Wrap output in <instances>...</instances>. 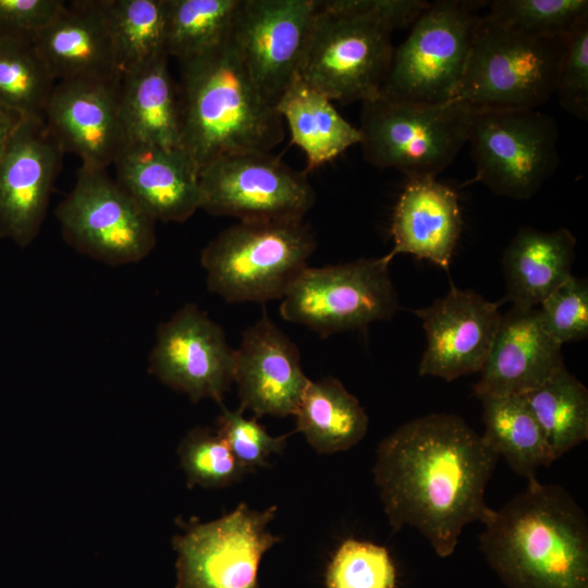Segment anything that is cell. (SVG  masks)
<instances>
[{
  "label": "cell",
  "instance_id": "27",
  "mask_svg": "<svg viewBox=\"0 0 588 588\" xmlns=\"http://www.w3.org/2000/svg\"><path fill=\"white\" fill-rule=\"evenodd\" d=\"M294 416L296 430L320 454L352 449L366 436L369 421L357 397L332 377L310 380Z\"/></svg>",
  "mask_w": 588,
  "mask_h": 588
},
{
  "label": "cell",
  "instance_id": "34",
  "mask_svg": "<svg viewBox=\"0 0 588 588\" xmlns=\"http://www.w3.org/2000/svg\"><path fill=\"white\" fill-rule=\"evenodd\" d=\"M177 453L188 488L228 487L248 471L217 430L210 428L196 427L188 431L181 440Z\"/></svg>",
  "mask_w": 588,
  "mask_h": 588
},
{
  "label": "cell",
  "instance_id": "40",
  "mask_svg": "<svg viewBox=\"0 0 588 588\" xmlns=\"http://www.w3.org/2000/svg\"><path fill=\"white\" fill-rule=\"evenodd\" d=\"M61 0H0V32L35 34L62 10Z\"/></svg>",
  "mask_w": 588,
  "mask_h": 588
},
{
  "label": "cell",
  "instance_id": "16",
  "mask_svg": "<svg viewBox=\"0 0 588 588\" xmlns=\"http://www.w3.org/2000/svg\"><path fill=\"white\" fill-rule=\"evenodd\" d=\"M63 150L42 118H22L0 156V237L20 247L44 224Z\"/></svg>",
  "mask_w": 588,
  "mask_h": 588
},
{
  "label": "cell",
  "instance_id": "13",
  "mask_svg": "<svg viewBox=\"0 0 588 588\" xmlns=\"http://www.w3.org/2000/svg\"><path fill=\"white\" fill-rule=\"evenodd\" d=\"M200 209L240 221L303 220L316 195L306 172L270 152L220 158L198 174Z\"/></svg>",
  "mask_w": 588,
  "mask_h": 588
},
{
  "label": "cell",
  "instance_id": "9",
  "mask_svg": "<svg viewBox=\"0 0 588 588\" xmlns=\"http://www.w3.org/2000/svg\"><path fill=\"white\" fill-rule=\"evenodd\" d=\"M317 4L299 77L331 101L379 97L394 52L393 30L369 16Z\"/></svg>",
  "mask_w": 588,
  "mask_h": 588
},
{
  "label": "cell",
  "instance_id": "14",
  "mask_svg": "<svg viewBox=\"0 0 588 588\" xmlns=\"http://www.w3.org/2000/svg\"><path fill=\"white\" fill-rule=\"evenodd\" d=\"M317 7L315 0H240L229 40L273 107L299 76Z\"/></svg>",
  "mask_w": 588,
  "mask_h": 588
},
{
  "label": "cell",
  "instance_id": "39",
  "mask_svg": "<svg viewBox=\"0 0 588 588\" xmlns=\"http://www.w3.org/2000/svg\"><path fill=\"white\" fill-rule=\"evenodd\" d=\"M322 3L332 10L369 16L391 30L412 26L429 4L424 0H330Z\"/></svg>",
  "mask_w": 588,
  "mask_h": 588
},
{
  "label": "cell",
  "instance_id": "41",
  "mask_svg": "<svg viewBox=\"0 0 588 588\" xmlns=\"http://www.w3.org/2000/svg\"><path fill=\"white\" fill-rule=\"evenodd\" d=\"M22 117L0 102V156Z\"/></svg>",
  "mask_w": 588,
  "mask_h": 588
},
{
  "label": "cell",
  "instance_id": "6",
  "mask_svg": "<svg viewBox=\"0 0 588 588\" xmlns=\"http://www.w3.org/2000/svg\"><path fill=\"white\" fill-rule=\"evenodd\" d=\"M473 109L457 101L418 103L379 96L363 102L364 159L408 180L436 179L467 143Z\"/></svg>",
  "mask_w": 588,
  "mask_h": 588
},
{
  "label": "cell",
  "instance_id": "36",
  "mask_svg": "<svg viewBox=\"0 0 588 588\" xmlns=\"http://www.w3.org/2000/svg\"><path fill=\"white\" fill-rule=\"evenodd\" d=\"M546 331L561 345L588 336V283L572 275L538 307Z\"/></svg>",
  "mask_w": 588,
  "mask_h": 588
},
{
  "label": "cell",
  "instance_id": "18",
  "mask_svg": "<svg viewBox=\"0 0 588 588\" xmlns=\"http://www.w3.org/2000/svg\"><path fill=\"white\" fill-rule=\"evenodd\" d=\"M121 79L59 81L44 120L63 152L75 154L82 167L106 170L126 139L120 114Z\"/></svg>",
  "mask_w": 588,
  "mask_h": 588
},
{
  "label": "cell",
  "instance_id": "29",
  "mask_svg": "<svg viewBox=\"0 0 588 588\" xmlns=\"http://www.w3.org/2000/svg\"><path fill=\"white\" fill-rule=\"evenodd\" d=\"M524 396L553 462L588 439V390L566 367Z\"/></svg>",
  "mask_w": 588,
  "mask_h": 588
},
{
  "label": "cell",
  "instance_id": "2",
  "mask_svg": "<svg viewBox=\"0 0 588 588\" xmlns=\"http://www.w3.org/2000/svg\"><path fill=\"white\" fill-rule=\"evenodd\" d=\"M481 523L480 551L509 588H588V519L562 486L528 481Z\"/></svg>",
  "mask_w": 588,
  "mask_h": 588
},
{
  "label": "cell",
  "instance_id": "26",
  "mask_svg": "<svg viewBox=\"0 0 588 588\" xmlns=\"http://www.w3.org/2000/svg\"><path fill=\"white\" fill-rule=\"evenodd\" d=\"M274 108L286 123L292 143L305 154L307 171L331 161L362 140L358 127L347 122L328 97L299 76Z\"/></svg>",
  "mask_w": 588,
  "mask_h": 588
},
{
  "label": "cell",
  "instance_id": "35",
  "mask_svg": "<svg viewBox=\"0 0 588 588\" xmlns=\"http://www.w3.org/2000/svg\"><path fill=\"white\" fill-rule=\"evenodd\" d=\"M396 572L388 550L369 541L344 540L326 573L327 588H395Z\"/></svg>",
  "mask_w": 588,
  "mask_h": 588
},
{
  "label": "cell",
  "instance_id": "10",
  "mask_svg": "<svg viewBox=\"0 0 588 588\" xmlns=\"http://www.w3.org/2000/svg\"><path fill=\"white\" fill-rule=\"evenodd\" d=\"M384 257L306 267L282 297L280 314L326 338L390 319L397 295Z\"/></svg>",
  "mask_w": 588,
  "mask_h": 588
},
{
  "label": "cell",
  "instance_id": "21",
  "mask_svg": "<svg viewBox=\"0 0 588 588\" xmlns=\"http://www.w3.org/2000/svg\"><path fill=\"white\" fill-rule=\"evenodd\" d=\"M115 181L156 221L184 222L200 209L198 172L182 147L126 143Z\"/></svg>",
  "mask_w": 588,
  "mask_h": 588
},
{
  "label": "cell",
  "instance_id": "12",
  "mask_svg": "<svg viewBox=\"0 0 588 588\" xmlns=\"http://www.w3.org/2000/svg\"><path fill=\"white\" fill-rule=\"evenodd\" d=\"M277 510L256 511L242 502L222 517L193 523L174 536L175 588H260L261 558L280 541L268 530Z\"/></svg>",
  "mask_w": 588,
  "mask_h": 588
},
{
  "label": "cell",
  "instance_id": "25",
  "mask_svg": "<svg viewBox=\"0 0 588 588\" xmlns=\"http://www.w3.org/2000/svg\"><path fill=\"white\" fill-rule=\"evenodd\" d=\"M168 58L163 56L121 77L120 114L126 143L181 147L180 93Z\"/></svg>",
  "mask_w": 588,
  "mask_h": 588
},
{
  "label": "cell",
  "instance_id": "15",
  "mask_svg": "<svg viewBox=\"0 0 588 588\" xmlns=\"http://www.w3.org/2000/svg\"><path fill=\"white\" fill-rule=\"evenodd\" d=\"M234 351L223 329L186 303L159 324L148 371L195 403L209 399L221 405L233 383Z\"/></svg>",
  "mask_w": 588,
  "mask_h": 588
},
{
  "label": "cell",
  "instance_id": "30",
  "mask_svg": "<svg viewBox=\"0 0 588 588\" xmlns=\"http://www.w3.org/2000/svg\"><path fill=\"white\" fill-rule=\"evenodd\" d=\"M103 4L121 77L168 56V0H103Z\"/></svg>",
  "mask_w": 588,
  "mask_h": 588
},
{
  "label": "cell",
  "instance_id": "17",
  "mask_svg": "<svg viewBox=\"0 0 588 588\" xmlns=\"http://www.w3.org/2000/svg\"><path fill=\"white\" fill-rule=\"evenodd\" d=\"M501 304L451 284L443 297L414 310L427 341L419 375L452 381L479 372L499 328Z\"/></svg>",
  "mask_w": 588,
  "mask_h": 588
},
{
  "label": "cell",
  "instance_id": "7",
  "mask_svg": "<svg viewBox=\"0 0 588 588\" xmlns=\"http://www.w3.org/2000/svg\"><path fill=\"white\" fill-rule=\"evenodd\" d=\"M479 1L429 2L394 49L381 96L418 103L452 101L481 16Z\"/></svg>",
  "mask_w": 588,
  "mask_h": 588
},
{
  "label": "cell",
  "instance_id": "23",
  "mask_svg": "<svg viewBox=\"0 0 588 588\" xmlns=\"http://www.w3.org/2000/svg\"><path fill=\"white\" fill-rule=\"evenodd\" d=\"M456 192L436 179L408 180L394 207L389 262L411 254L448 270L462 231Z\"/></svg>",
  "mask_w": 588,
  "mask_h": 588
},
{
  "label": "cell",
  "instance_id": "1",
  "mask_svg": "<svg viewBox=\"0 0 588 588\" xmlns=\"http://www.w3.org/2000/svg\"><path fill=\"white\" fill-rule=\"evenodd\" d=\"M499 455L462 417L434 413L385 437L373 465L393 531L418 530L440 558L454 551L464 527L482 522L488 482Z\"/></svg>",
  "mask_w": 588,
  "mask_h": 588
},
{
  "label": "cell",
  "instance_id": "8",
  "mask_svg": "<svg viewBox=\"0 0 588 588\" xmlns=\"http://www.w3.org/2000/svg\"><path fill=\"white\" fill-rule=\"evenodd\" d=\"M558 139L555 121L538 109H473L467 143L476 172L468 183L528 199L558 170Z\"/></svg>",
  "mask_w": 588,
  "mask_h": 588
},
{
  "label": "cell",
  "instance_id": "11",
  "mask_svg": "<svg viewBox=\"0 0 588 588\" xmlns=\"http://www.w3.org/2000/svg\"><path fill=\"white\" fill-rule=\"evenodd\" d=\"M56 217L76 252L110 266L145 259L156 245V220L106 170L81 167Z\"/></svg>",
  "mask_w": 588,
  "mask_h": 588
},
{
  "label": "cell",
  "instance_id": "28",
  "mask_svg": "<svg viewBox=\"0 0 588 588\" xmlns=\"http://www.w3.org/2000/svg\"><path fill=\"white\" fill-rule=\"evenodd\" d=\"M480 401L485 443L527 482L536 480L537 469L550 466L553 460L524 394L490 396Z\"/></svg>",
  "mask_w": 588,
  "mask_h": 588
},
{
  "label": "cell",
  "instance_id": "3",
  "mask_svg": "<svg viewBox=\"0 0 588 588\" xmlns=\"http://www.w3.org/2000/svg\"><path fill=\"white\" fill-rule=\"evenodd\" d=\"M179 63L181 147L198 174L220 158L270 152L283 140L282 118L260 94L230 40Z\"/></svg>",
  "mask_w": 588,
  "mask_h": 588
},
{
  "label": "cell",
  "instance_id": "32",
  "mask_svg": "<svg viewBox=\"0 0 588 588\" xmlns=\"http://www.w3.org/2000/svg\"><path fill=\"white\" fill-rule=\"evenodd\" d=\"M238 3L240 0H168V56L183 61L225 44Z\"/></svg>",
  "mask_w": 588,
  "mask_h": 588
},
{
  "label": "cell",
  "instance_id": "5",
  "mask_svg": "<svg viewBox=\"0 0 588 588\" xmlns=\"http://www.w3.org/2000/svg\"><path fill=\"white\" fill-rule=\"evenodd\" d=\"M565 44L481 16L452 101L474 110L538 109L554 95Z\"/></svg>",
  "mask_w": 588,
  "mask_h": 588
},
{
  "label": "cell",
  "instance_id": "38",
  "mask_svg": "<svg viewBox=\"0 0 588 588\" xmlns=\"http://www.w3.org/2000/svg\"><path fill=\"white\" fill-rule=\"evenodd\" d=\"M562 109L571 115L588 118V16L566 37L555 91Z\"/></svg>",
  "mask_w": 588,
  "mask_h": 588
},
{
  "label": "cell",
  "instance_id": "22",
  "mask_svg": "<svg viewBox=\"0 0 588 588\" xmlns=\"http://www.w3.org/2000/svg\"><path fill=\"white\" fill-rule=\"evenodd\" d=\"M34 41L56 81L121 79L103 0L64 4Z\"/></svg>",
  "mask_w": 588,
  "mask_h": 588
},
{
  "label": "cell",
  "instance_id": "19",
  "mask_svg": "<svg viewBox=\"0 0 588 588\" xmlns=\"http://www.w3.org/2000/svg\"><path fill=\"white\" fill-rule=\"evenodd\" d=\"M233 382L240 409L256 417L295 414L310 382L292 340L264 313L244 330L234 351Z\"/></svg>",
  "mask_w": 588,
  "mask_h": 588
},
{
  "label": "cell",
  "instance_id": "4",
  "mask_svg": "<svg viewBox=\"0 0 588 588\" xmlns=\"http://www.w3.org/2000/svg\"><path fill=\"white\" fill-rule=\"evenodd\" d=\"M316 238L303 220L240 221L200 255L210 292L229 303L282 299L307 267Z\"/></svg>",
  "mask_w": 588,
  "mask_h": 588
},
{
  "label": "cell",
  "instance_id": "20",
  "mask_svg": "<svg viewBox=\"0 0 588 588\" xmlns=\"http://www.w3.org/2000/svg\"><path fill=\"white\" fill-rule=\"evenodd\" d=\"M563 367L562 345L543 328L538 308L512 305L501 315L474 393L479 400L525 394Z\"/></svg>",
  "mask_w": 588,
  "mask_h": 588
},
{
  "label": "cell",
  "instance_id": "33",
  "mask_svg": "<svg viewBox=\"0 0 588 588\" xmlns=\"http://www.w3.org/2000/svg\"><path fill=\"white\" fill-rule=\"evenodd\" d=\"M487 16L512 29L549 37H567L588 16L587 0H495Z\"/></svg>",
  "mask_w": 588,
  "mask_h": 588
},
{
  "label": "cell",
  "instance_id": "31",
  "mask_svg": "<svg viewBox=\"0 0 588 588\" xmlns=\"http://www.w3.org/2000/svg\"><path fill=\"white\" fill-rule=\"evenodd\" d=\"M35 34L0 32V102L22 118H42L56 85Z\"/></svg>",
  "mask_w": 588,
  "mask_h": 588
},
{
  "label": "cell",
  "instance_id": "37",
  "mask_svg": "<svg viewBox=\"0 0 588 588\" xmlns=\"http://www.w3.org/2000/svg\"><path fill=\"white\" fill-rule=\"evenodd\" d=\"M220 407L217 432L248 471L257 467H267L269 456L284 450L290 433L272 437L256 417L246 418L240 408L230 411L223 404Z\"/></svg>",
  "mask_w": 588,
  "mask_h": 588
},
{
  "label": "cell",
  "instance_id": "24",
  "mask_svg": "<svg viewBox=\"0 0 588 588\" xmlns=\"http://www.w3.org/2000/svg\"><path fill=\"white\" fill-rule=\"evenodd\" d=\"M575 246L566 228L550 232L520 228L502 257L506 299L519 307H538L573 275Z\"/></svg>",
  "mask_w": 588,
  "mask_h": 588
}]
</instances>
